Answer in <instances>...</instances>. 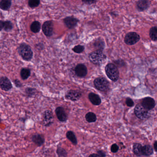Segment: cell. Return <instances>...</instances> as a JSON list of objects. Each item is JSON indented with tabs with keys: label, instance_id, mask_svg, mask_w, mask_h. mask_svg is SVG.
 Wrapping results in <instances>:
<instances>
[{
	"label": "cell",
	"instance_id": "6da1fadb",
	"mask_svg": "<svg viewBox=\"0 0 157 157\" xmlns=\"http://www.w3.org/2000/svg\"><path fill=\"white\" fill-rule=\"evenodd\" d=\"M106 58V55L100 50L94 51L89 54V60L95 65H101L104 62Z\"/></svg>",
	"mask_w": 157,
	"mask_h": 157
},
{
	"label": "cell",
	"instance_id": "7a4b0ae2",
	"mask_svg": "<svg viewBox=\"0 0 157 157\" xmlns=\"http://www.w3.org/2000/svg\"><path fill=\"white\" fill-rule=\"evenodd\" d=\"M105 71L108 78L113 82H116L119 78V71L116 65L108 64L105 66Z\"/></svg>",
	"mask_w": 157,
	"mask_h": 157
},
{
	"label": "cell",
	"instance_id": "3957f363",
	"mask_svg": "<svg viewBox=\"0 0 157 157\" xmlns=\"http://www.w3.org/2000/svg\"><path fill=\"white\" fill-rule=\"evenodd\" d=\"M18 53L24 60L30 61L33 58V51L29 46L25 43H22L18 47Z\"/></svg>",
	"mask_w": 157,
	"mask_h": 157
},
{
	"label": "cell",
	"instance_id": "277c9868",
	"mask_svg": "<svg viewBox=\"0 0 157 157\" xmlns=\"http://www.w3.org/2000/svg\"><path fill=\"white\" fill-rule=\"evenodd\" d=\"M94 84L96 89L102 92L107 91L110 86V83L108 81L103 77H99L95 79Z\"/></svg>",
	"mask_w": 157,
	"mask_h": 157
},
{
	"label": "cell",
	"instance_id": "5b68a950",
	"mask_svg": "<svg viewBox=\"0 0 157 157\" xmlns=\"http://www.w3.org/2000/svg\"><path fill=\"white\" fill-rule=\"evenodd\" d=\"M134 113L140 120H146L149 117V111L146 109L141 104L137 105L134 108Z\"/></svg>",
	"mask_w": 157,
	"mask_h": 157
},
{
	"label": "cell",
	"instance_id": "8992f818",
	"mask_svg": "<svg viewBox=\"0 0 157 157\" xmlns=\"http://www.w3.org/2000/svg\"><path fill=\"white\" fill-rule=\"evenodd\" d=\"M140 39L139 35L134 32H131L126 34L124 38V42L127 45H133L138 42Z\"/></svg>",
	"mask_w": 157,
	"mask_h": 157
},
{
	"label": "cell",
	"instance_id": "52a82bcc",
	"mask_svg": "<svg viewBox=\"0 0 157 157\" xmlns=\"http://www.w3.org/2000/svg\"><path fill=\"white\" fill-rule=\"evenodd\" d=\"M54 121L52 112L50 110H46L42 114V124L45 127H49Z\"/></svg>",
	"mask_w": 157,
	"mask_h": 157
},
{
	"label": "cell",
	"instance_id": "ba28073f",
	"mask_svg": "<svg viewBox=\"0 0 157 157\" xmlns=\"http://www.w3.org/2000/svg\"><path fill=\"white\" fill-rule=\"evenodd\" d=\"M42 31L46 36L50 37L53 34V23L51 21H47L42 26Z\"/></svg>",
	"mask_w": 157,
	"mask_h": 157
},
{
	"label": "cell",
	"instance_id": "9c48e42d",
	"mask_svg": "<svg viewBox=\"0 0 157 157\" xmlns=\"http://www.w3.org/2000/svg\"><path fill=\"white\" fill-rule=\"evenodd\" d=\"M64 23L69 29H72L74 28L78 25L79 20L73 16L67 17L63 20Z\"/></svg>",
	"mask_w": 157,
	"mask_h": 157
},
{
	"label": "cell",
	"instance_id": "30bf717a",
	"mask_svg": "<svg viewBox=\"0 0 157 157\" xmlns=\"http://www.w3.org/2000/svg\"><path fill=\"white\" fill-rule=\"evenodd\" d=\"M141 104L146 109L149 111L155 107V100L151 97H146L142 100V103Z\"/></svg>",
	"mask_w": 157,
	"mask_h": 157
},
{
	"label": "cell",
	"instance_id": "8fae6325",
	"mask_svg": "<svg viewBox=\"0 0 157 157\" xmlns=\"http://www.w3.org/2000/svg\"><path fill=\"white\" fill-rule=\"evenodd\" d=\"M75 72L77 76L80 78H83L87 74V68L83 64H79L76 67Z\"/></svg>",
	"mask_w": 157,
	"mask_h": 157
},
{
	"label": "cell",
	"instance_id": "7c38bea8",
	"mask_svg": "<svg viewBox=\"0 0 157 157\" xmlns=\"http://www.w3.org/2000/svg\"><path fill=\"white\" fill-rule=\"evenodd\" d=\"M0 87L4 91H9L12 88L11 81L6 76H2L0 78Z\"/></svg>",
	"mask_w": 157,
	"mask_h": 157
},
{
	"label": "cell",
	"instance_id": "4fadbf2b",
	"mask_svg": "<svg viewBox=\"0 0 157 157\" xmlns=\"http://www.w3.org/2000/svg\"><path fill=\"white\" fill-rule=\"evenodd\" d=\"M82 94L78 91L70 90L67 92L66 95V98L69 100L76 101L81 97Z\"/></svg>",
	"mask_w": 157,
	"mask_h": 157
},
{
	"label": "cell",
	"instance_id": "5bb4252c",
	"mask_svg": "<svg viewBox=\"0 0 157 157\" xmlns=\"http://www.w3.org/2000/svg\"><path fill=\"white\" fill-rule=\"evenodd\" d=\"M55 113L59 121L65 122L67 120V116L62 107H59L56 108Z\"/></svg>",
	"mask_w": 157,
	"mask_h": 157
},
{
	"label": "cell",
	"instance_id": "9a60e30c",
	"mask_svg": "<svg viewBox=\"0 0 157 157\" xmlns=\"http://www.w3.org/2000/svg\"><path fill=\"white\" fill-rule=\"evenodd\" d=\"M31 139L33 142L38 146H42L45 142L44 137L40 134H35L32 136Z\"/></svg>",
	"mask_w": 157,
	"mask_h": 157
},
{
	"label": "cell",
	"instance_id": "2e32d148",
	"mask_svg": "<svg viewBox=\"0 0 157 157\" xmlns=\"http://www.w3.org/2000/svg\"><path fill=\"white\" fill-rule=\"evenodd\" d=\"M150 1L146 0H141L137 2L136 7L138 10L140 12L145 11L149 8Z\"/></svg>",
	"mask_w": 157,
	"mask_h": 157
},
{
	"label": "cell",
	"instance_id": "e0dca14e",
	"mask_svg": "<svg viewBox=\"0 0 157 157\" xmlns=\"http://www.w3.org/2000/svg\"><path fill=\"white\" fill-rule=\"evenodd\" d=\"M88 98H89V100L94 105H100L101 103V99L97 94H95L93 93H91L88 95Z\"/></svg>",
	"mask_w": 157,
	"mask_h": 157
},
{
	"label": "cell",
	"instance_id": "ac0fdd59",
	"mask_svg": "<svg viewBox=\"0 0 157 157\" xmlns=\"http://www.w3.org/2000/svg\"><path fill=\"white\" fill-rule=\"evenodd\" d=\"M12 5L11 1L2 0L0 1V8L3 10H8L10 8Z\"/></svg>",
	"mask_w": 157,
	"mask_h": 157
},
{
	"label": "cell",
	"instance_id": "d6986e66",
	"mask_svg": "<svg viewBox=\"0 0 157 157\" xmlns=\"http://www.w3.org/2000/svg\"><path fill=\"white\" fill-rule=\"evenodd\" d=\"M30 30L33 33H39L41 30V24L37 21H35L30 25Z\"/></svg>",
	"mask_w": 157,
	"mask_h": 157
},
{
	"label": "cell",
	"instance_id": "ffe728a7",
	"mask_svg": "<svg viewBox=\"0 0 157 157\" xmlns=\"http://www.w3.org/2000/svg\"><path fill=\"white\" fill-rule=\"evenodd\" d=\"M142 146L141 145V144L139 143H135L134 144L133 150L134 154L138 156L142 155Z\"/></svg>",
	"mask_w": 157,
	"mask_h": 157
},
{
	"label": "cell",
	"instance_id": "44dd1931",
	"mask_svg": "<svg viewBox=\"0 0 157 157\" xmlns=\"http://www.w3.org/2000/svg\"><path fill=\"white\" fill-rule=\"evenodd\" d=\"M153 153V149L150 145H145L142 147V154L145 156H150Z\"/></svg>",
	"mask_w": 157,
	"mask_h": 157
},
{
	"label": "cell",
	"instance_id": "7402d4cb",
	"mask_svg": "<svg viewBox=\"0 0 157 157\" xmlns=\"http://www.w3.org/2000/svg\"><path fill=\"white\" fill-rule=\"evenodd\" d=\"M30 75V71L29 69L26 68H22L21 70V76L23 80L27 79Z\"/></svg>",
	"mask_w": 157,
	"mask_h": 157
},
{
	"label": "cell",
	"instance_id": "603a6c76",
	"mask_svg": "<svg viewBox=\"0 0 157 157\" xmlns=\"http://www.w3.org/2000/svg\"><path fill=\"white\" fill-rule=\"evenodd\" d=\"M157 26H153L150 30V37L151 38V39L154 42H156L157 40Z\"/></svg>",
	"mask_w": 157,
	"mask_h": 157
},
{
	"label": "cell",
	"instance_id": "cb8c5ba5",
	"mask_svg": "<svg viewBox=\"0 0 157 157\" xmlns=\"http://www.w3.org/2000/svg\"><path fill=\"white\" fill-rule=\"evenodd\" d=\"M66 137L74 145L77 144L76 137L73 132L71 131H68L66 133Z\"/></svg>",
	"mask_w": 157,
	"mask_h": 157
},
{
	"label": "cell",
	"instance_id": "d4e9b609",
	"mask_svg": "<svg viewBox=\"0 0 157 157\" xmlns=\"http://www.w3.org/2000/svg\"><path fill=\"white\" fill-rule=\"evenodd\" d=\"M85 118L89 123L95 122L96 120V116L95 114L91 112H89L86 114Z\"/></svg>",
	"mask_w": 157,
	"mask_h": 157
},
{
	"label": "cell",
	"instance_id": "484cf974",
	"mask_svg": "<svg viewBox=\"0 0 157 157\" xmlns=\"http://www.w3.org/2000/svg\"><path fill=\"white\" fill-rule=\"evenodd\" d=\"M94 45L96 47L98 48V49L97 50L102 51L105 47V43L103 41L98 39L97 40H96L94 43Z\"/></svg>",
	"mask_w": 157,
	"mask_h": 157
},
{
	"label": "cell",
	"instance_id": "4316f807",
	"mask_svg": "<svg viewBox=\"0 0 157 157\" xmlns=\"http://www.w3.org/2000/svg\"><path fill=\"white\" fill-rule=\"evenodd\" d=\"M13 26L12 22L10 21H4V30L6 31H10L13 29Z\"/></svg>",
	"mask_w": 157,
	"mask_h": 157
},
{
	"label": "cell",
	"instance_id": "83f0119b",
	"mask_svg": "<svg viewBox=\"0 0 157 157\" xmlns=\"http://www.w3.org/2000/svg\"><path fill=\"white\" fill-rule=\"evenodd\" d=\"M57 153L59 157H66L67 156L66 151L62 147H58L57 148Z\"/></svg>",
	"mask_w": 157,
	"mask_h": 157
},
{
	"label": "cell",
	"instance_id": "f1b7e54d",
	"mask_svg": "<svg viewBox=\"0 0 157 157\" xmlns=\"http://www.w3.org/2000/svg\"><path fill=\"white\" fill-rule=\"evenodd\" d=\"M84 49H85V48H84V47L83 46L78 45L74 47H73L72 50L75 53H77V54H80V53H83V52Z\"/></svg>",
	"mask_w": 157,
	"mask_h": 157
},
{
	"label": "cell",
	"instance_id": "f546056e",
	"mask_svg": "<svg viewBox=\"0 0 157 157\" xmlns=\"http://www.w3.org/2000/svg\"><path fill=\"white\" fill-rule=\"evenodd\" d=\"M40 1L38 0H30L28 2V5L31 8L37 7L40 4Z\"/></svg>",
	"mask_w": 157,
	"mask_h": 157
},
{
	"label": "cell",
	"instance_id": "4dcf8cb0",
	"mask_svg": "<svg viewBox=\"0 0 157 157\" xmlns=\"http://www.w3.org/2000/svg\"><path fill=\"white\" fill-rule=\"evenodd\" d=\"M25 92L27 94V95L29 97H31L34 95L35 94V89L33 88H27L25 90Z\"/></svg>",
	"mask_w": 157,
	"mask_h": 157
},
{
	"label": "cell",
	"instance_id": "1f68e13d",
	"mask_svg": "<svg viewBox=\"0 0 157 157\" xmlns=\"http://www.w3.org/2000/svg\"><path fill=\"white\" fill-rule=\"evenodd\" d=\"M126 103L128 107H132L134 105V102L132 99L129 98H127L126 99Z\"/></svg>",
	"mask_w": 157,
	"mask_h": 157
},
{
	"label": "cell",
	"instance_id": "d6a6232c",
	"mask_svg": "<svg viewBox=\"0 0 157 157\" xmlns=\"http://www.w3.org/2000/svg\"><path fill=\"white\" fill-rule=\"evenodd\" d=\"M118 149L119 147L116 144H113L111 146V150L112 153H116L118 151Z\"/></svg>",
	"mask_w": 157,
	"mask_h": 157
},
{
	"label": "cell",
	"instance_id": "836d02e7",
	"mask_svg": "<svg viewBox=\"0 0 157 157\" xmlns=\"http://www.w3.org/2000/svg\"><path fill=\"white\" fill-rule=\"evenodd\" d=\"M14 83H15V85L18 88L21 87L22 86L21 83L20 82V81H18V80H15L14 81Z\"/></svg>",
	"mask_w": 157,
	"mask_h": 157
},
{
	"label": "cell",
	"instance_id": "e575fe53",
	"mask_svg": "<svg viewBox=\"0 0 157 157\" xmlns=\"http://www.w3.org/2000/svg\"><path fill=\"white\" fill-rule=\"evenodd\" d=\"M96 1H82V2L85 3V4H94Z\"/></svg>",
	"mask_w": 157,
	"mask_h": 157
},
{
	"label": "cell",
	"instance_id": "d590c367",
	"mask_svg": "<svg viewBox=\"0 0 157 157\" xmlns=\"http://www.w3.org/2000/svg\"><path fill=\"white\" fill-rule=\"evenodd\" d=\"M98 155L100 156V157H105V154L103 151H98Z\"/></svg>",
	"mask_w": 157,
	"mask_h": 157
},
{
	"label": "cell",
	"instance_id": "8d00e7d4",
	"mask_svg": "<svg viewBox=\"0 0 157 157\" xmlns=\"http://www.w3.org/2000/svg\"><path fill=\"white\" fill-rule=\"evenodd\" d=\"M4 21H0V31H1L4 29Z\"/></svg>",
	"mask_w": 157,
	"mask_h": 157
},
{
	"label": "cell",
	"instance_id": "74e56055",
	"mask_svg": "<svg viewBox=\"0 0 157 157\" xmlns=\"http://www.w3.org/2000/svg\"><path fill=\"white\" fill-rule=\"evenodd\" d=\"M88 157H100V156L97 154H91Z\"/></svg>",
	"mask_w": 157,
	"mask_h": 157
},
{
	"label": "cell",
	"instance_id": "f35d334b",
	"mask_svg": "<svg viewBox=\"0 0 157 157\" xmlns=\"http://www.w3.org/2000/svg\"><path fill=\"white\" fill-rule=\"evenodd\" d=\"M157 141H155V143L154 144V149L155 150V151L157 152Z\"/></svg>",
	"mask_w": 157,
	"mask_h": 157
},
{
	"label": "cell",
	"instance_id": "ab89813d",
	"mask_svg": "<svg viewBox=\"0 0 157 157\" xmlns=\"http://www.w3.org/2000/svg\"><path fill=\"white\" fill-rule=\"evenodd\" d=\"M1 118H0V122H1Z\"/></svg>",
	"mask_w": 157,
	"mask_h": 157
}]
</instances>
